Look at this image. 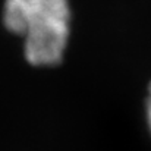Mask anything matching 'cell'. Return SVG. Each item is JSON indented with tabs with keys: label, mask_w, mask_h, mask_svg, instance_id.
Here are the masks:
<instances>
[{
	"label": "cell",
	"mask_w": 151,
	"mask_h": 151,
	"mask_svg": "<svg viewBox=\"0 0 151 151\" xmlns=\"http://www.w3.org/2000/svg\"><path fill=\"white\" fill-rule=\"evenodd\" d=\"M70 21L68 0H4L3 24L24 38V56L32 66H56L63 60Z\"/></svg>",
	"instance_id": "cell-1"
},
{
	"label": "cell",
	"mask_w": 151,
	"mask_h": 151,
	"mask_svg": "<svg viewBox=\"0 0 151 151\" xmlns=\"http://www.w3.org/2000/svg\"><path fill=\"white\" fill-rule=\"evenodd\" d=\"M145 113H147V123L151 132V84L148 87V96H147V101H145Z\"/></svg>",
	"instance_id": "cell-2"
}]
</instances>
